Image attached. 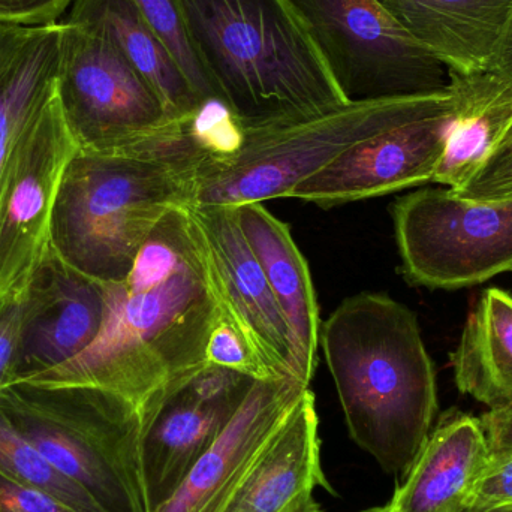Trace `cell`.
<instances>
[{
  "label": "cell",
  "instance_id": "f1b7e54d",
  "mask_svg": "<svg viewBox=\"0 0 512 512\" xmlns=\"http://www.w3.org/2000/svg\"><path fill=\"white\" fill-rule=\"evenodd\" d=\"M468 508L478 511L512 508V454L492 459L478 478Z\"/></svg>",
  "mask_w": 512,
  "mask_h": 512
},
{
  "label": "cell",
  "instance_id": "e575fe53",
  "mask_svg": "<svg viewBox=\"0 0 512 512\" xmlns=\"http://www.w3.org/2000/svg\"><path fill=\"white\" fill-rule=\"evenodd\" d=\"M462 512H512V508H502V510H489V511H478V510H471V508H466L465 511Z\"/></svg>",
  "mask_w": 512,
  "mask_h": 512
},
{
  "label": "cell",
  "instance_id": "484cf974",
  "mask_svg": "<svg viewBox=\"0 0 512 512\" xmlns=\"http://www.w3.org/2000/svg\"><path fill=\"white\" fill-rule=\"evenodd\" d=\"M206 363L227 367L255 381H279V376L259 357L254 346L240 333L239 328L221 313L210 333ZM286 379V378H285Z\"/></svg>",
  "mask_w": 512,
  "mask_h": 512
},
{
  "label": "cell",
  "instance_id": "d6a6232c",
  "mask_svg": "<svg viewBox=\"0 0 512 512\" xmlns=\"http://www.w3.org/2000/svg\"><path fill=\"white\" fill-rule=\"evenodd\" d=\"M492 68L512 78V20L504 44L501 45V50H499Z\"/></svg>",
  "mask_w": 512,
  "mask_h": 512
},
{
  "label": "cell",
  "instance_id": "e0dca14e",
  "mask_svg": "<svg viewBox=\"0 0 512 512\" xmlns=\"http://www.w3.org/2000/svg\"><path fill=\"white\" fill-rule=\"evenodd\" d=\"M448 71L492 68L512 20V0H378Z\"/></svg>",
  "mask_w": 512,
  "mask_h": 512
},
{
  "label": "cell",
  "instance_id": "cb8c5ba5",
  "mask_svg": "<svg viewBox=\"0 0 512 512\" xmlns=\"http://www.w3.org/2000/svg\"><path fill=\"white\" fill-rule=\"evenodd\" d=\"M0 475L45 493L77 512H105L80 486L63 475L0 411Z\"/></svg>",
  "mask_w": 512,
  "mask_h": 512
},
{
  "label": "cell",
  "instance_id": "d590c367",
  "mask_svg": "<svg viewBox=\"0 0 512 512\" xmlns=\"http://www.w3.org/2000/svg\"><path fill=\"white\" fill-rule=\"evenodd\" d=\"M364 512H391V510L390 507H388V505H385V507L373 508V510Z\"/></svg>",
  "mask_w": 512,
  "mask_h": 512
},
{
  "label": "cell",
  "instance_id": "5bb4252c",
  "mask_svg": "<svg viewBox=\"0 0 512 512\" xmlns=\"http://www.w3.org/2000/svg\"><path fill=\"white\" fill-rule=\"evenodd\" d=\"M23 325L15 381H30L86 351L101 333L104 285L53 251L23 291Z\"/></svg>",
  "mask_w": 512,
  "mask_h": 512
},
{
  "label": "cell",
  "instance_id": "836d02e7",
  "mask_svg": "<svg viewBox=\"0 0 512 512\" xmlns=\"http://www.w3.org/2000/svg\"><path fill=\"white\" fill-rule=\"evenodd\" d=\"M282 512H322L318 502L313 498L312 493L301 496L297 501L292 502L285 511Z\"/></svg>",
  "mask_w": 512,
  "mask_h": 512
},
{
  "label": "cell",
  "instance_id": "603a6c76",
  "mask_svg": "<svg viewBox=\"0 0 512 512\" xmlns=\"http://www.w3.org/2000/svg\"><path fill=\"white\" fill-rule=\"evenodd\" d=\"M463 394L489 406L512 408V295L501 288L481 294L451 354Z\"/></svg>",
  "mask_w": 512,
  "mask_h": 512
},
{
  "label": "cell",
  "instance_id": "7c38bea8",
  "mask_svg": "<svg viewBox=\"0 0 512 512\" xmlns=\"http://www.w3.org/2000/svg\"><path fill=\"white\" fill-rule=\"evenodd\" d=\"M454 117L450 86L427 110L337 156L286 198L330 209L432 183Z\"/></svg>",
  "mask_w": 512,
  "mask_h": 512
},
{
  "label": "cell",
  "instance_id": "1f68e13d",
  "mask_svg": "<svg viewBox=\"0 0 512 512\" xmlns=\"http://www.w3.org/2000/svg\"><path fill=\"white\" fill-rule=\"evenodd\" d=\"M489 442L490 457L511 456L512 454V408L489 411L480 418Z\"/></svg>",
  "mask_w": 512,
  "mask_h": 512
},
{
  "label": "cell",
  "instance_id": "6da1fadb",
  "mask_svg": "<svg viewBox=\"0 0 512 512\" xmlns=\"http://www.w3.org/2000/svg\"><path fill=\"white\" fill-rule=\"evenodd\" d=\"M102 285L105 318L95 342L27 382L102 388L141 411L206 366L222 313L188 207L159 222L125 280Z\"/></svg>",
  "mask_w": 512,
  "mask_h": 512
},
{
  "label": "cell",
  "instance_id": "44dd1931",
  "mask_svg": "<svg viewBox=\"0 0 512 512\" xmlns=\"http://www.w3.org/2000/svg\"><path fill=\"white\" fill-rule=\"evenodd\" d=\"M65 23L107 39L152 84L177 122H195L206 110L134 0H74Z\"/></svg>",
  "mask_w": 512,
  "mask_h": 512
},
{
  "label": "cell",
  "instance_id": "4fadbf2b",
  "mask_svg": "<svg viewBox=\"0 0 512 512\" xmlns=\"http://www.w3.org/2000/svg\"><path fill=\"white\" fill-rule=\"evenodd\" d=\"M188 210L222 313L279 378L297 379L288 324L240 228L236 207L188 206Z\"/></svg>",
  "mask_w": 512,
  "mask_h": 512
},
{
  "label": "cell",
  "instance_id": "7a4b0ae2",
  "mask_svg": "<svg viewBox=\"0 0 512 512\" xmlns=\"http://www.w3.org/2000/svg\"><path fill=\"white\" fill-rule=\"evenodd\" d=\"M351 438L384 471L408 474L438 411L432 358L417 316L385 294L339 304L319 334Z\"/></svg>",
  "mask_w": 512,
  "mask_h": 512
},
{
  "label": "cell",
  "instance_id": "4dcf8cb0",
  "mask_svg": "<svg viewBox=\"0 0 512 512\" xmlns=\"http://www.w3.org/2000/svg\"><path fill=\"white\" fill-rule=\"evenodd\" d=\"M0 512H77L38 490L0 475Z\"/></svg>",
  "mask_w": 512,
  "mask_h": 512
},
{
  "label": "cell",
  "instance_id": "30bf717a",
  "mask_svg": "<svg viewBox=\"0 0 512 512\" xmlns=\"http://www.w3.org/2000/svg\"><path fill=\"white\" fill-rule=\"evenodd\" d=\"M78 152L56 89L12 153L0 186V300L23 292L50 252L60 183Z\"/></svg>",
  "mask_w": 512,
  "mask_h": 512
},
{
  "label": "cell",
  "instance_id": "8d00e7d4",
  "mask_svg": "<svg viewBox=\"0 0 512 512\" xmlns=\"http://www.w3.org/2000/svg\"><path fill=\"white\" fill-rule=\"evenodd\" d=\"M512 271V270H511Z\"/></svg>",
  "mask_w": 512,
  "mask_h": 512
},
{
  "label": "cell",
  "instance_id": "52a82bcc",
  "mask_svg": "<svg viewBox=\"0 0 512 512\" xmlns=\"http://www.w3.org/2000/svg\"><path fill=\"white\" fill-rule=\"evenodd\" d=\"M62 23L57 96L80 152H138L197 122H177L152 84L107 39Z\"/></svg>",
  "mask_w": 512,
  "mask_h": 512
},
{
  "label": "cell",
  "instance_id": "2e32d148",
  "mask_svg": "<svg viewBox=\"0 0 512 512\" xmlns=\"http://www.w3.org/2000/svg\"><path fill=\"white\" fill-rule=\"evenodd\" d=\"M490 462L480 418L445 412L391 499V512H462Z\"/></svg>",
  "mask_w": 512,
  "mask_h": 512
},
{
  "label": "cell",
  "instance_id": "9c48e42d",
  "mask_svg": "<svg viewBox=\"0 0 512 512\" xmlns=\"http://www.w3.org/2000/svg\"><path fill=\"white\" fill-rule=\"evenodd\" d=\"M391 215L411 285L466 288L512 270V198L474 201L424 188L399 198Z\"/></svg>",
  "mask_w": 512,
  "mask_h": 512
},
{
  "label": "cell",
  "instance_id": "f546056e",
  "mask_svg": "<svg viewBox=\"0 0 512 512\" xmlns=\"http://www.w3.org/2000/svg\"><path fill=\"white\" fill-rule=\"evenodd\" d=\"M74 0H0V26H48L60 17Z\"/></svg>",
  "mask_w": 512,
  "mask_h": 512
},
{
  "label": "cell",
  "instance_id": "9a60e30c",
  "mask_svg": "<svg viewBox=\"0 0 512 512\" xmlns=\"http://www.w3.org/2000/svg\"><path fill=\"white\" fill-rule=\"evenodd\" d=\"M306 388L292 378L256 381L227 429L156 512L224 511L255 457Z\"/></svg>",
  "mask_w": 512,
  "mask_h": 512
},
{
  "label": "cell",
  "instance_id": "7402d4cb",
  "mask_svg": "<svg viewBox=\"0 0 512 512\" xmlns=\"http://www.w3.org/2000/svg\"><path fill=\"white\" fill-rule=\"evenodd\" d=\"M454 117L432 183L459 191L477 173L512 122V78L496 69L450 72Z\"/></svg>",
  "mask_w": 512,
  "mask_h": 512
},
{
  "label": "cell",
  "instance_id": "8fae6325",
  "mask_svg": "<svg viewBox=\"0 0 512 512\" xmlns=\"http://www.w3.org/2000/svg\"><path fill=\"white\" fill-rule=\"evenodd\" d=\"M255 382L227 367L206 364L141 409V474L149 512L176 493L227 429Z\"/></svg>",
  "mask_w": 512,
  "mask_h": 512
},
{
  "label": "cell",
  "instance_id": "277c9868",
  "mask_svg": "<svg viewBox=\"0 0 512 512\" xmlns=\"http://www.w3.org/2000/svg\"><path fill=\"white\" fill-rule=\"evenodd\" d=\"M216 104L236 125L348 104L289 0H180Z\"/></svg>",
  "mask_w": 512,
  "mask_h": 512
},
{
  "label": "cell",
  "instance_id": "4316f807",
  "mask_svg": "<svg viewBox=\"0 0 512 512\" xmlns=\"http://www.w3.org/2000/svg\"><path fill=\"white\" fill-rule=\"evenodd\" d=\"M454 194L474 201L512 198V122L486 161L468 183Z\"/></svg>",
  "mask_w": 512,
  "mask_h": 512
},
{
  "label": "cell",
  "instance_id": "8992f818",
  "mask_svg": "<svg viewBox=\"0 0 512 512\" xmlns=\"http://www.w3.org/2000/svg\"><path fill=\"white\" fill-rule=\"evenodd\" d=\"M0 411L105 512H149L141 474V411L86 385L18 381L0 390Z\"/></svg>",
  "mask_w": 512,
  "mask_h": 512
},
{
  "label": "cell",
  "instance_id": "83f0119b",
  "mask_svg": "<svg viewBox=\"0 0 512 512\" xmlns=\"http://www.w3.org/2000/svg\"><path fill=\"white\" fill-rule=\"evenodd\" d=\"M24 294L0 300V390L15 381L23 325Z\"/></svg>",
  "mask_w": 512,
  "mask_h": 512
},
{
  "label": "cell",
  "instance_id": "5b68a950",
  "mask_svg": "<svg viewBox=\"0 0 512 512\" xmlns=\"http://www.w3.org/2000/svg\"><path fill=\"white\" fill-rule=\"evenodd\" d=\"M448 89V87H447ZM445 89V90H447ZM444 92L348 102L312 116L239 126L207 137L189 206L239 207L286 198L355 144L418 116Z\"/></svg>",
  "mask_w": 512,
  "mask_h": 512
},
{
  "label": "cell",
  "instance_id": "ac0fdd59",
  "mask_svg": "<svg viewBox=\"0 0 512 512\" xmlns=\"http://www.w3.org/2000/svg\"><path fill=\"white\" fill-rule=\"evenodd\" d=\"M318 426L315 396L307 387L222 512H282L316 487L333 492L321 468Z\"/></svg>",
  "mask_w": 512,
  "mask_h": 512
},
{
  "label": "cell",
  "instance_id": "d4e9b609",
  "mask_svg": "<svg viewBox=\"0 0 512 512\" xmlns=\"http://www.w3.org/2000/svg\"><path fill=\"white\" fill-rule=\"evenodd\" d=\"M147 23L162 39L204 104L216 102L212 81L195 51L180 0H134Z\"/></svg>",
  "mask_w": 512,
  "mask_h": 512
},
{
  "label": "cell",
  "instance_id": "ba28073f",
  "mask_svg": "<svg viewBox=\"0 0 512 512\" xmlns=\"http://www.w3.org/2000/svg\"><path fill=\"white\" fill-rule=\"evenodd\" d=\"M346 102L441 92L447 66L378 0H289Z\"/></svg>",
  "mask_w": 512,
  "mask_h": 512
},
{
  "label": "cell",
  "instance_id": "ffe728a7",
  "mask_svg": "<svg viewBox=\"0 0 512 512\" xmlns=\"http://www.w3.org/2000/svg\"><path fill=\"white\" fill-rule=\"evenodd\" d=\"M63 23L0 26V186L33 120L57 89Z\"/></svg>",
  "mask_w": 512,
  "mask_h": 512
},
{
  "label": "cell",
  "instance_id": "3957f363",
  "mask_svg": "<svg viewBox=\"0 0 512 512\" xmlns=\"http://www.w3.org/2000/svg\"><path fill=\"white\" fill-rule=\"evenodd\" d=\"M206 144L197 120L179 137L138 152H78L60 183L51 251L98 282L125 280L159 222L191 204Z\"/></svg>",
  "mask_w": 512,
  "mask_h": 512
},
{
  "label": "cell",
  "instance_id": "d6986e66",
  "mask_svg": "<svg viewBox=\"0 0 512 512\" xmlns=\"http://www.w3.org/2000/svg\"><path fill=\"white\" fill-rule=\"evenodd\" d=\"M240 228L264 271L285 316L294 346L295 376L309 387L318 363L319 307L309 265L292 239L289 225L262 203L236 207Z\"/></svg>",
  "mask_w": 512,
  "mask_h": 512
}]
</instances>
